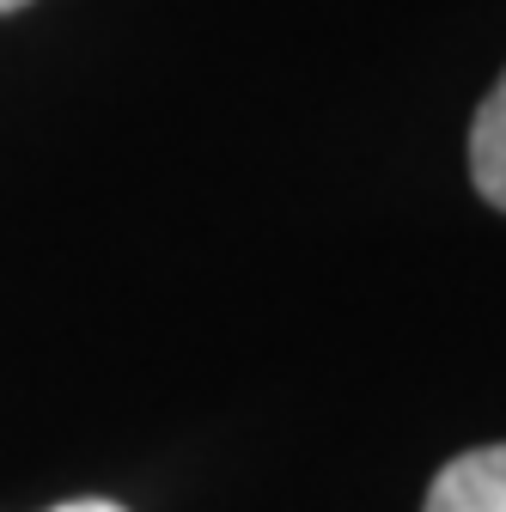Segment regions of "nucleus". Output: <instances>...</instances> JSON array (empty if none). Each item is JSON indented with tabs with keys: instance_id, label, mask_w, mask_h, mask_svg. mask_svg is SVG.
Masks as SVG:
<instances>
[{
	"instance_id": "nucleus-1",
	"label": "nucleus",
	"mask_w": 506,
	"mask_h": 512,
	"mask_svg": "<svg viewBox=\"0 0 506 512\" xmlns=\"http://www.w3.org/2000/svg\"><path fill=\"white\" fill-rule=\"evenodd\" d=\"M421 512H506V445H476L458 452L433 476Z\"/></svg>"
},
{
	"instance_id": "nucleus-2",
	"label": "nucleus",
	"mask_w": 506,
	"mask_h": 512,
	"mask_svg": "<svg viewBox=\"0 0 506 512\" xmlns=\"http://www.w3.org/2000/svg\"><path fill=\"white\" fill-rule=\"evenodd\" d=\"M470 183L488 208L506 214V68L488 86L476 122H470Z\"/></svg>"
},
{
	"instance_id": "nucleus-4",
	"label": "nucleus",
	"mask_w": 506,
	"mask_h": 512,
	"mask_svg": "<svg viewBox=\"0 0 506 512\" xmlns=\"http://www.w3.org/2000/svg\"><path fill=\"white\" fill-rule=\"evenodd\" d=\"M19 7H31V0H0V13H19Z\"/></svg>"
},
{
	"instance_id": "nucleus-3",
	"label": "nucleus",
	"mask_w": 506,
	"mask_h": 512,
	"mask_svg": "<svg viewBox=\"0 0 506 512\" xmlns=\"http://www.w3.org/2000/svg\"><path fill=\"white\" fill-rule=\"evenodd\" d=\"M49 512H129V506H116V500H61Z\"/></svg>"
}]
</instances>
